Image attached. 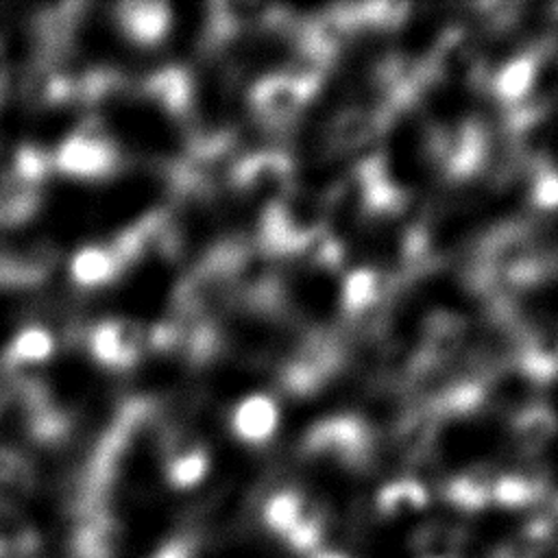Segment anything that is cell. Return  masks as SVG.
<instances>
[{"label":"cell","instance_id":"6da1fadb","mask_svg":"<svg viewBox=\"0 0 558 558\" xmlns=\"http://www.w3.org/2000/svg\"><path fill=\"white\" fill-rule=\"evenodd\" d=\"M323 74L286 68L262 76L251 89V109L264 126L279 129L292 122L312 100Z\"/></svg>","mask_w":558,"mask_h":558},{"label":"cell","instance_id":"8992f818","mask_svg":"<svg viewBox=\"0 0 558 558\" xmlns=\"http://www.w3.org/2000/svg\"><path fill=\"white\" fill-rule=\"evenodd\" d=\"M558 429V416L543 403L525 405L512 416V440L523 453L543 449Z\"/></svg>","mask_w":558,"mask_h":558},{"label":"cell","instance_id":"52a82bcc","mask_svg":"<svg viewBox=\"0 0 558 558\" xmlns=\"http://www.w3.org/2000/svg\"><path fill=\"white\" fill-rule=\"evenodd\" d=\"M495 477L486 466H473L451 480L449 499L464 508H480L493 497Z\"/></svg>","mask_w":558,"mask_h":558},{"label":"cell","instance_id":"5b68a950","mask_svg":"<svg viewBox=\"0 0 558 558\" xmlns=\"http://www.w3.org/2000/svg\"><path fill=\"white\" fill-rule=\"evenodd\" d=\"M233 432L238 438L251 445L268 442L279 425V405L266 392L248 395L233 410Z\"/></svg>","mask_w":558,"mask_h":558},{"label":"cell","instance_id":"277c9868","mask_svg":"<svg viewBox=\"0 0 558 558\" xmlns=\"http://www.w3.org/2000/svg\"><path fill=\"white\" fill-rule=\"evenodd\" d=\"M388 126H390L388 120L373 107L340 109L329 122L327 144L336 153L355 150L368 144Z\"/></svg>","mask_w":558,"mask_h":558},{"label":"cell","instance_id":"9c48e42d","mask_svg":"<svg viewBox=\"0 0 558 558\" xmlns=\"http://www.w3.org/2000/svg\"><path fill=\"white\" fill-rule=\"evenodd\" d=\"M532 177L530 185V203L536 211H554L558 209V170L543 161L527 170Z\"/></svg>","mask_w":558,"mask_h":558},{"label":"cell","instance_id":"30bf717a","mask_svg":"<svg viewBox=\"0 0 558 558\" xmlns=\"http://www.w3.org/2000/svg\"><path fill=\"white\" fill-rule=\"evenodd\" d=\"M316 558H344V556H340V554H320Z\"/></svg>","mask_w":558,"mask_h":558},{"label":"cell","instance_id":"7a4b0ae2","mask_svg":"<svg viewBox=\"0 0 558 558\" xmlns=\"http://www.w3.org/2000/svg\"><path fill=\"white\" fill-rule=\"evenodd\" d=\"M233 181L246 196L266 207L294 187V161L275 148L257 150L235 166Z\"/></svg>","mask_w":558,"mask_h":558},{"label":"cell","instance_id":"3957f363","mask_svg":"<svg viewBox=\"0 0 558 558\" xmlns=\"http://www.w3.org/2000/svg\"><path fill=\"white\" fill-rule=\"evenodd\" d=\"M554 52V41H541L514 57H510L493 76H488L490 94L506 107H514L530 98V92L538 78L543 59Z\"/></svg>","mask_w":558,"mask_h":558},{"label":"cell","instance_id":"ba28073f","mask_svg":"<svg viewBox=\"0 0 558 558\" xmlns=\"http://www.w3.org/2000/svg\"><path fill=\"white\" fill-rule=\"evenodd\" d=\"M427 501L425 488L414 480H399L381 488L377 506L386 517H399L423 508Z\"/></svg>","mask_w":558,"mask_h":558}]
</instances>
